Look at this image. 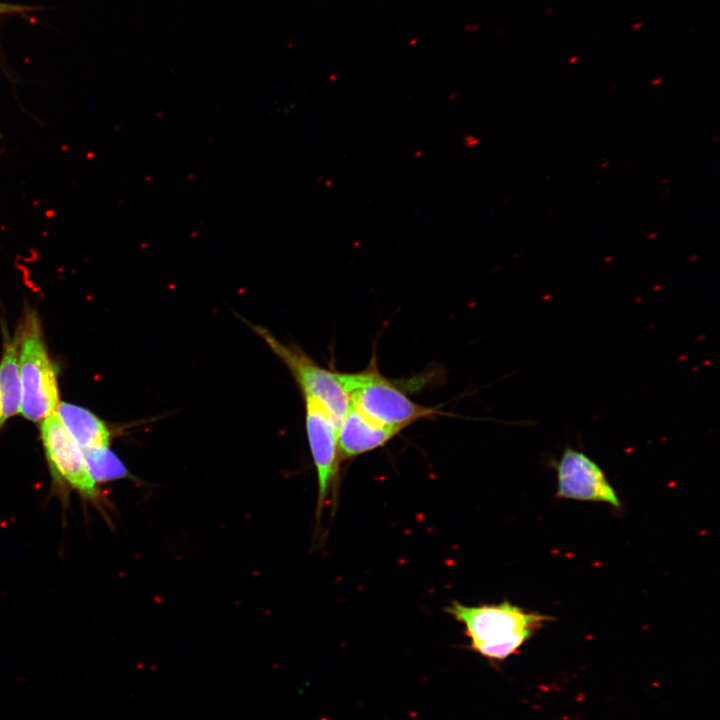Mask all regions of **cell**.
I'll return each instance as SVG.
<instances>
[{
    "label": "cell",
    "mask_w": 720,
    "mask_h": 720,
    "mask_svg": "<svg viewBox=\"0 0 720 720\" xmlns=\"http://www.w3.org/2000/svg\"><path fill=\"white\" fill-rule=\"evenodd\" d=\"M401 431L372 420L350 403L338 428L341 458L350 459L378 449Z\"/></svg>",
    "instance_id": "cell-8"
},
{
    "label": "cell",
    "mask_w": 720,
    "mask_h": 720,
    "mask_svg": "<svg viewBox=\"0 0 720 720\" xmlns=\"http://www.w3.org/2000/svg\"><path fill=\"white\" fill-rule=\"evenodd\" d=\"M445 611L463 625L470 648L493 662L517 653L539 629L553 620L508 601L478 606L452 601Z\"/></svg>",
    "instance_id": "cell-1"
},
{
    "label": "cell",
    "mask_w": 720,
    "mask_h": 720,
    "mask_svg": "<svg viewBox=\"0 0 720 720\" xmlns=\"http://www.w3.org/2000/svg\"><path fill=\"white\" fill-rule=\"evenodd\" d=\"M40 433L57 489L73 490L84 499L99 503L102 496L88 471L83 449L69 434L56 412L41 421Z\"/></svg>",
    "instance_id": "cell-5"
},
{
    "label": "cell",
    "mask_w": 720,
    "mask_h": 720,
    "mask_svg": "<svg viewBox=\"0 0 720 720\" xmlns=\"http://www.w3.org/2000/svg\"><path fill=\"white\" fill-rule=\"evenodd\" d=\"M40 9L41 7L39 6L0 1V17L5 15L26 14L39 11Z\"/></svg>",
    "instance_id": "cell-12"
},
{
    "label": "cell",
    "mask_w": 720,
    "mask_h": 720,
    "mask_svg": "<svg viewBox=\"0 0 720 720\" xmlns=\"http://www.w3.org/2000/svg\"><path fill=\"white\" fill-rule=\"evenodd\" d=\"M337 376L350 403L382 425L403 430L418 420L432 418L441 413L410 399L396 384L380 373L375 357H372L364 370L354 373L337 371Z\"/></svg>",
    "instance_id": "cell-2"
},
{
    "label": "cell",
    "mask_w": 720,
    "mask_h": 720,
    "mask_svg": "<svg viewBox=\"0 0 720 720\" xmlns=\"http://www.w3.org/2000/svg\"><path fill=\"white\" fill-rule=\"evenodd\" d=\"M21 414L42 421L59 404L56 367L49 358L37 318L27 319L18 357Z\"/></svg>",
    "instance_id": "cell-3"
},
{
    "label": "cell",
    "mask_w": 720,
    "mask_h": 720,
    "mask_svg": "<svg viewBox=\"0 0 720 720\" xmlns=\"http://www.w3.org/2000/svg\"><path fill=\"white\" fill-rule=\"evenodd\" d=\"M252 328L287 366L304 396L320 403L339 428L350 407V399L337 376V371L318 365L297 346L285 345L268 329L257 325Z\"/></svg>",
    "instance_id": "cell-4"
},
{
    "label": "cell",
    "mask_w": 720,
    "mask_h": 720,
    "mask_svg": "<svg viewBox=\"0 0 720 720\" xmlns=\"http://www.w3.org/2000/svg\"><path fill=\"white\" fill-rule=\"evenodd\" d=\"M557 497L608 503L621 502L600 466L581 451L567 447L557 464Z\"/></svg>",
    "instance_id": "cell-7"
},
{
    "label": "cell",
    "mask_w": 720,
    "mask_h": 720,
    "mask_svg": "<svg viewBox=\"0 0 720 720\" xmlns=\"http://www.w3.org/2000/svg\"><path fill=\"white\" fill-rule=\"evenodd\" d=\"M21 387L18 355L15 348L7 345L0 362V427L20 412Z\"/></svg>",
    "instance_id": "cell-10"
},
{
    "label": "cell",
    "mask_w": 720,
    "mask_h": 720,
    "mask_svg": "<svg viewBox=\"0 0 720 720\" xmlns=\"http://www.w3.org/2000/svg\"><path fill=\"white\" fill-rule=\"evenodd\" d=\"M83 452L88 471L96 484L132 477L109 446L84 449Z\"/></svg>",
    "instance_id": "cell-11"
},
{
    "label": "cell",
    "mask_w": 720,
    "mask_h": 720,
    "mask_svg": "<svg viewBox=\"0 0 720 720\" xmlns=\"http://www.w3.org/2000/svg\"><path fill=\"white\" fill-rule=\"evenodd\" d=\"M304 401L306 433L318 481L316 519L319 521L338 487L342 458L335 422L316 400L304 396Z\"/></svg>",
    "instance_id": "cell-6"
},
{
    "label": "cell",
    "mask_w": 720,
    "mask_h": 720,
    "mask_svg": "<svg viewBox=\"0 0 720 720\" xmlns=\"http://www.w3.org/2000/svg\"><path fill=\"white\" fill-rule=\"evenodd\" d=\"M642 27H643V22H641V21L635 22L634 24L631 25V30L636 31V30L641 29Z\"/></svg>",
    "instance_id": "cell-13"
},
{
    "label": "cell",
    "mask_w": 720,
    "mask_h": 720,
    "mask_svg": "<svg viewBox=\"0 0 720 720\" xmlns=\"http://www.w3.org/2000/svg\"><path fill=\"white\" fill-rule=\"evenodd\" d=\"M55 412L69 434L83 450L110 445V430L99 417L89 410L62 402L58 404Z\"/></svg>",
    "instance_id": "cell-9"
},
{
    "label": "cell",
    "mask_w": 720,
    "mask_h": 720,
    "mask_svg": "<svg viewBox=\"0 0 720 720\" xmlns=\"http://www.w3.org/2000/svg\"><path fill=\"white\" fill-rule=\"evenodd\" d=\"M553 12H554V8L550 7V8H548V9L546 10L545 14H546V15H550V14L553 13Z\"/></svg>",
    "instance_id": "cell-15"
},
{
    "label": "cell",
    "mask_w": 720,
    "mask_h": 720,
    "mask_svg": "<svg viewBox=\"0 0 720 720\" xmlns=\"http://www.w3.org/2000/svg\"><path fill=\"white\" fill-rule=\"evenodd\" d=\"M578 59H579L578 56H572V57L569 59V63H570V64H573L574 62H577Z\"/></svg>",
    "instance_id": "cell-14"
}]
</instances>
